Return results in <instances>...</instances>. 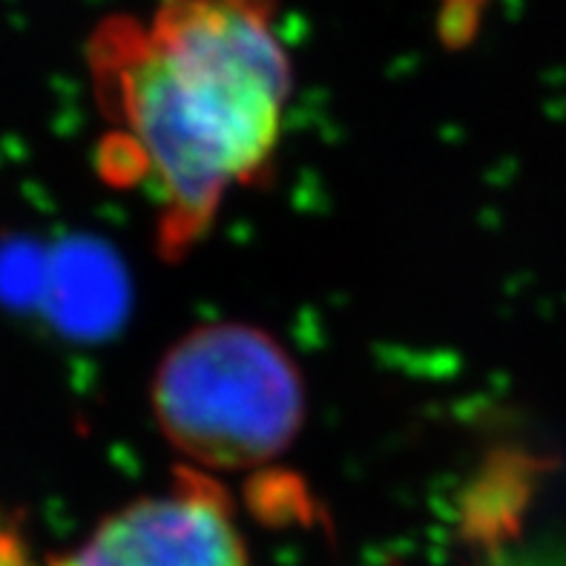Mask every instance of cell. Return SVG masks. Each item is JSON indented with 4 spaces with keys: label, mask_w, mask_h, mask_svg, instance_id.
Listing matches in <instances>:
<instances>
[{
    "label": "cell",
    "mask_w": 566,
    "mask_h": 566,
    "mask_svg": "<svg viewBox=\"0 0 566 566\" xmlns=\"http://www.w3.org/2000/svg\"><path fill=\"white\" fill-rule=\"evenodd\" d=\"M86 61L158 205L161 251H185L280 142L294 72L276 0H161L150 18L109 14Z\"/></svg>",
    "instance_id": "obj_1"
},
{
    "label": "cell",
    "mask_w": 566,
    "mask_h": 566,
    "mask_svg": "<svg viewBox=\"0 0 566 566\" xmlns=\"http://www.w3.org/2000/svg\"><path fill=\"white\" fill-rule=\"evenodd\" d=\"M153 411L161 434L199 467L251 469L294 443L305 388L294 359L265 331L213 323L161 359Z\"/></svg>",
    "instance_id": "obj_2"
},
{
    "label": "cell",
    "mask_w": 566,
    "mask_h": 566,
    "mask_svg": "<svg viewBox=\"0 0 566 566\" xmlns=\"http://www.w3.org/2000/svg\"><path fill=\"white\" fill-rule=\"evenodd\" d=\"M52 566H251L228 497L213 481L185 472L165 495L113 512Z\"/></svg>",
    "instance_id": "obj_3"
}]
</instances>
